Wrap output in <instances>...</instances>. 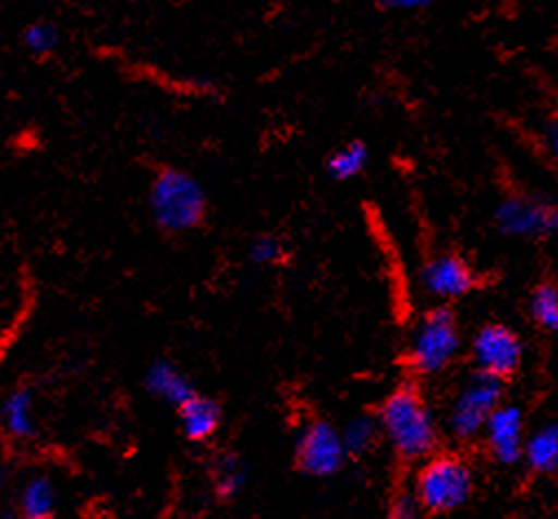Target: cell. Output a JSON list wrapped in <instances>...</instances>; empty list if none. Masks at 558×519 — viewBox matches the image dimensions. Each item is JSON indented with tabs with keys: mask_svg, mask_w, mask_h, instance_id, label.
<instances>
[{
	"mask_svg": "<svg viewBox=\"0 0 558 519\" xmlns=\"http://www.w3.org/2000/svg\"><path fill=\"white\" fill-rule=\"evenodd\" d=\"M493 456L501 464H514L523 456V413L514 405H499L486 422Z\"/></svg>",
	"mask_w": 558,
	"mask_h": 519,
	"instance_id": "obj_10",
	"label": "cell"
},
{
	"mask_svg": "<svg viewBox=\"0 0 558 519\" xmlns=\"http://www.w3.org/2000/svg\"><path fill=\"white\" fill-rule=\"evenodd\" d=\"M493 224L504 237L543 241L558 232V202L543 193H510L497 202Z\"/></svg>",
	"mask_w": 558,
	"mask_h": 519,
	"instance_id": "obj_4",
	"label": "cell"
},
{
	"mask_svg": "<svg viewBox=\"0 0 558 519\" xmlns=\"http://www.w3.org/2000/svg\"><path fill=\"white\" fill-rule=\"evenodd\" d=\"M376 3L385 10H393V12H420L430 8L435 0H376Z\"/></svg>",
	"mask_w": 558,
	"mask_h": 519,
	"instance_id": "obj_23",
	"label": "cell"
},
{
	"mask_svg": "<svg viewBox=\"0 0 558 519\" xmlns=\"http://www.w3.org/2000/svg\"><path fill=\"white\" fill-rule=\"evenodd\" d=\"M347 451L342 445L340 431L333 429L329 422H312L299 440V462L303 471L316 478L333 475Z\"/></svg>",
	"mask_w": 558,
	"mask_h": 519,
	"instance_id": "obj_9",
	"label": "cell"
},
{
	"mask_svg": "<svg viewBox=\"0 0 558 519\" xmlns=\"http://www.w3.org/2000/svg\"><path fill=\"white\" fill-rule=\"evenodd\" d=\"M3 422L14 440H29L34 436V398L27 389H16L3 405Z\"/></svg>",
	"mask_w": 558,
	"mask_h": 519,
	"instance_id": "obj_14",
	"label": "cell"
},
{
	"mask_svg": "<svg viewBox=\"0 0 558 519\" xmlns=\"http://www.w3.org/2000/svg\"><path fill=\"white\" fill-rule=\"evenodd\" d=\"M424 290L439 301H457L466 297L477 286V273L466 258L454 252L430 256L422 268Z\"/></svg>",
	"mask_w": 558,
	"mask_h": 519,
	"instance_id": "obj_8",
	"label": "cell"
},
{
	"mask_svg": "<svg viewBox=\"0 0 558 519\" xmlns=\"http://www.w3.org/2000/svg\"><path fill=\"white\" fill-rule=\"evenodd\" d=\"M155 221L168 232H185L202 224L206 193L202 184L181 170H163L150 189Z\"/></svg>",
	"mask_w": 558,
	"mask_h": 519,
	"instance_id": "obj_2",
	"label": "cell"
},
{
	"mask_svg": "<svg viewBox=\"0 0 558 519\" xmlns=\"http://www.w3.org/2000/svg\"><path fill=\"white\" fill-rule=\"evenodd\" d=\"M288 256V248L281 237L260 234L250 245V258L256 266H276Z\"/></svg>",
	"mask_w": 558,
	"mask_h": 519,
	"instance_id": "obj_19",
	"label": "cell"
},
{
	"mask_svg": "<svg viewBox=\"0 0 558 519\" xmlns=\"http://www.w3.org/2000/svg\"><path fill=\"white\" fill-rule=\"evenodd\" d=\"M461 348V334L454 314L448 307L428 310L417 323L409 359L415 372L430 376L452 365Z\"/></svg>",
	"mask_w": 558,
	"mask_h": 519,
	"instance_id": "obj_3",
	"label": "cell"
},
{
	"mask_svg": "<svg viewBox=\"0 0 558 519\" xmlns=\"http://www.w3.org/2000/svg\"><path fill=\"white\" fill-rule=\"evenodd\" d=\"M243 482H245V467L232 456L223 458L217 469V493L221 497H234L241 491Z\"/></svg>",
	"mask_w": 558,
	"mask_h": 519,
	"instance_id": "obj_20",
	"label": "cell"
},
{
	"mask_svg": "<svg viewBox=\"0 0 558 519\" xmlns=\"http://www.w3.org/2000/svg\"><path fill=\"white\" fill-rule=\"evenodd\" d=\"M532 318L547 331H558V288L554 283H541L530 299Z\"/></svg>",
	"mask_w": 558,
	"mask_h": 519,
	"instance_id": "obj_17",
	"label": "cell"
},
{
	"mask_svg": "<svg viewBox=\"0 0 558 519\" xmlns=\"http://www.w3.org/2000/svg\"><path fill=\"white\" fill-rule=\"evenodd\" d=\"M527 464L538 473H549L558 467V420L545 424L523 447Z\"/></svg>",
	"mask_w": 558,
	"mask_h": 519,
	"instance_id": "obj_15",
	"label": "cell"
},
{
	"mask_svg": "<svg viewBox=\"0 0 558 519\" xmlns=\"http://www.w3.org/2000/svg\"><path fill=\"white\" fill-rule=\"evenodd\" d=\"M501 396L504 381L482 372L463 385L450 411V429L454 438L473 440L480 436L493 411L501 405Z\"/></svg>",
	"mask_w": 558,
	"mask_h": 519,
	"instance_id": "obj_6",
	"label": "cell"
},
{
	"mask_svg": "<svg viewBox=\"0 0 558 519\" xmlns=\"http://www.w3.org/2000/svg\"><path fill=\"white\" fill-rule=\"evenodd\" d=\"M368 166V146L362 140H349L338 146L325 164L327 176L333 182H351L366 170Z\"/></svg>",
	"mask_w": 558,
	"mask_h": 519,
	"instance_id": "obj_13",
	"label": "cell"
},
{
	"mask_svg": "<svg viewBox=\"0 0 558 519\" xmlns=\"http://www.w3.org/2000/svg\"><path fill=\"white\" fill-rule=\"evenodd\" d=\"M380 422L391 447L407 460L424 458L437 445L433 415L413 387H400L387 398Z\"/></svg>",
	"mask_w": 558,
	"mask_h": 519,
	"instance_id": "obj_1",
	"label": "cell"
},
{
	"mask_svg": "<svg viewBox=\"0 0 558 519\" xmlns=\"http://www.w3.org/2000/svg\"><path fill=\"white\" fill-rule=\"evenodd\" d=\"M179 415H181V429L185 438H191L195 443L208 440L221 422L219 405L197 394L189 402L179 407Z\"/></svg>",
	"mask_w": 558,
	"mask_h": 519,
	"instance_id": "obj_12",
	"label": "cell"
},
{
	"mask_svg": "<svg viewBox=\"0 0 558 519\" xmlns=\"http://www.w3.org/2000/svg\"><path fill=\"white\" fill-rule=\"evenodd\" d=\"M21 508L27 519L51 515L56 508V488H53L51 480H47L43 475L32 478L23 488Z\"/></svg>",
	"mask_w": 558,
	"mask_h": 519,
	"instance_id": "obj_16",
	"label": "cell"
},
{
	"mask_svg": "<svg viewBox=\"0 0 558 519\" xmlns=\"http://www.w3.org/2000/svg\"><path fill=\"white\" fill-rule=\"evenodd\" d=\"M473 493V471L459 458L441 456L430 460L417 480L422 506L435 512L459 508Z\"/></svg>",
	"mask_w": 558,
	"mask_h": 519,
	"instance_id": "obj_5",
	"label": "cell"
},
{
	"mask_svg": "<svg viewBox=\"0 0 558 519\" xmlns=\"http://www.w3.org/2000/svg\"><path fill=\"white\" fill-rule=\"evenodd\" d=\"M36 519H58V517L51 512V515H43V517H36Z\"/></svg>",
	"mask_w": 558,
	"mask_h": 519,
	"instance_id": "obj_25",
	"label": "cell"
},
{
	"mask_svg": "<svg viewBox=\"0 0 558 519\" xmlns=\"http://www.w3.org/2000/svg\"><path fill=\"white\" fill-rule=\"evenodd\" d=\"M396 519H415V504L413 499H400L396 506Z\"/></svg>",
	"mask_w": 558,
	"mask_h": 519,
	"instance_id": "obj_24",
	"label": "cell"
},
{
	"mask_svg": "<svg viewBox=\"0 0 558 519\" xmlns=\"http://www.w3.org/2000/svg\"><path fill=\"white\" fill-rule=\"evenodd\" d=\"M342 445H344V451L351 454V456H360L364 454L371 445L376 443V436H378V424L366 418V415H357L353 420H349V424L344 426L342 431Z\"/></svg>",
	"mask_w": 558,
	"mask_h": 519,
	"instance_id": "obj_18",
	"label": "cell"
},
{
	"mask_svg": "<svg viewBox=\"0 0 558 519\" xmlns=\"http://www.w3.org/2000/svg\"><path fill=\"white\" fill-rule=\"evenodd\" d=\"M146 389L168 402V405H174V407H181L189 402L193 396H195V389L191 385V381L185 378L172 363L168 361H157L150 365L148 374H146Z\"/></svg>",
	"mask_w": 558,
	"mask_h": 519,
	"instance_id": "obj_11",
	"label": "cell"
},
{
	"mask_svg": "<svg viewBox=\"0 0 558 519\" xmlns=\"http://www.w3.org/2000/svg\"><path fill=\"white\" fill-rule=\"evenodd\" d=\"M521 357L523 345L508 325H484L473 338V359L482 374L504 381L519 370Z\"/></svg>",
	"mask_w": 558,
	"mask_h": 519,
	"instance_id": "obj_7",
	"label": "cell"
},
{
	"mask_svg": "<svg viewBox=\"0 0 558 519\" xmlns=\"http://www.w3.org/2000/svg\"><path fill=\"white\" fill-rule=\"evenodd\" d=\"M541 146H543L547 161L551 164V168L558 176V116H554L545 122L543 133H541Z\"/></svg>",
	"mask_w": 558,
	"mask_h": 519,
	"instance_id": "obj_22",
	"label": "cell"
},
{
	"mask_svg": "<svg viewBox=\"0 0 558 519\" xmlns=\"http://www.w3.org/2000/svg\"><path fill=\"white\" fill-rule=\"evenodd\" d=\"M25 45L29 47V51H34V53H38V56H45V53H49V51L56 49V45H58V32H56V27L45 25V23L32 25V27L25 32Z\"/></svg>",
	"mask_w": 558,
	"mask_h": 519,
	"instance_id": "obj_21",
	"label": "cell"
}]
</instances>
